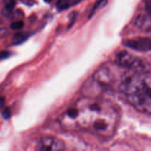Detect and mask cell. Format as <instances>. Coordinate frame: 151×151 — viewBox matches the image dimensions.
<instances>
[{
    "label": "cell",
    "mask_w": 151,
    "mask_h": 151,
    "mask_svg": "<svg viewBox=\"0 0 151 151\" xmlns=\"http://www.w3.org/2000/svg\"><path fill=\"white\" fill-rule=\"evenodd\" d=\"M77 106L79 109V115L76 126L89 129L98 135H111L116 119V112L113 109L91 100H82Z\"/></svg>",
    "instance_id": "1"
},
{
    "label": "cell",
    "mask_w": 151,
    "mask_h": 151,
    "mask_svg": "<svg viewBox=\"0 0 151 151\" xmlns=\"http://www.w3.org/2000/svg\"><path fill=\"white\" fill-rule=\"evenodd\" d=\"M119 89L134 109L151 114V80L139 75H128L122 81Z\"/></svg>",
    "instance_id": "2"
},
{
    "label": "cell",
    "mask_w": 151,
    "mask_h": 151,
    "mask_svg": "<svg viewBox=\"0 0 151 151\" xmlns=\"http://www.w3.org/2000/svg\"><path fill=\"white\" fill-rule=\"evenodd\" d=\"M115 62L122 67L127 68L135 72H141L145 69V64L142 60L125 51L118 53L115 58Z\"/></svg>",
    "instance_id": "3"
},
{
    "label": "cell",
    "mask_w": 151,
    "mask_h": 151,
    "mask_svg": "<svg viewBox=\"0 0 151 151\" xmlns=\"http://www.w3.org/2000/svg\"><path fill=\"white\" fill-rule=\"evenodd\" d=\"M64 148L65 145L62 140L51 137L41 139L36 146L38 150H61Z\"/></svg>",
    "instance_id": "4"
},
{
    "label": "cell",
    "mask_w": 151,
    "mask_h": 151,
    "mask_svg": "<svg viewBox=\"0 0 151 151\" xmlns=\"http://www.w3.org/2000/svg\"><path fill=\"white\" fill-rule=\"evenodd\" d=\"M124 44L126 47L139 52H148L151 50V38L138 37L127 40Z\"/></svg>",
    "instance_id": "5"
},
{
    "label": "cell",
    "mask_w": 151,
    "mask_h": 151,
    "mask_svg": "<svg viewBox=\"0 0 151 151\" xmlns=\"http://www.w3.org/2000/svg\"><path fill=\"white\" fill-rule=\"evenodd\" d=\"M94 80L100 86L108 85L111 81L110 72L106 69H100L94 75Z\"/></svg>",
    "instance_id": "6"
},
{
    "label": "cell",
    "mask_w": 151,
    "mask_h": 151,
    "mask_svg": "<svg viewBox=\"0 0 151 151\" xmlns=\"http://www.w3.org/2000/svg\"><path fill=\"white\" fill-rule=\"evenodd\" d=\"M2 13L7 15L12 12L16 5V0H2Z\"/></svg>",
    "instance_id": "7"
},
{
    "label": "cell",
    "mask_w": 151,
    "mask_h": 151,
    "mask_svg": "<svg viewBox=\"0 0 151 151\" xmlns=\"http://www.w3.org/2000/svg\"><path fill=\"white\" fill-rule=\"evenodd\" d=\"M70 6V0H58L56 3V7L58 10H65Z\"/></svg>",
    "instance_id": "8"
},
{
    "label": "cell",
    "mask_w": 151,
    "mask_h": 151,
    "mask_svg": "<svg viewBox=\"0 0 151 151\" xmlns=\"http://www.w3.org/2000/svg\"><path fill=\"white\" fill-rule=\"evenodd\" d=\"M24 26V22L22 21H16V22H13V23L10 24V28L12 29H14V30H18V29H20L23 27Z\"/></svg>",
    "instance_id": "9"
},
{
    "label": "cell",
    "mask_w": 151,
    "mask_h": 151,
    "mask_svg": "<svg viewBox=\"0 0 151 151\" xmlns=\"http://www.w3.org/2000/svg\"><path fill=\"white\" fill-rule=\"evenodd\" d=\"M24 38V35H22V34L21 33H18L15 35L14 38H13V41H14L15 44H19V42L23 41Z\"/></svg>",
    "instance_id": "10"
},
{
    "label": "cell",
    "mask_w": 151,
    "mask_h": 151,
    "mask_svg": "<svg viewBox=\"0 0 151 151\" xmlns=\"http://www.w3.org/2000/svg\"><path fill=\"white\" fill-rule=\"evenodd\" d=\"M11 113H10V111L9 109H5L2 112H1V116L4 118V119H7L8 118H10Z\"/></svg>",
    "instance_id": "11"
},
{
    "label": "cell",
    "mask_w": 151,
    "mask_h": 151,
    "mask_svg": "<svg viewBox=\"0 0 151 151\" xmlns=\"http://www.w3.org/2000/svg\"><path fill=\"white\" fill-rule=\"evenodd\" d=\"M145 7H146V10H147V13H148L149 16L151 17V0H150V1H147V2H146Z\"/></svg>",
    "instance_id": "12"
},
{
    "label": "cell",
    "mask_w": 151,
    "mask_h": 151,
    "mask_svg": "<svg viewBox=\"0 0 151 151\" xmlns=\"http://www.w3.org/2000/svg\"><path fill=\"white\" fill-rule=\"evenodd\" d=\"M24 4H25L26 5L28 6H32L33 5L34 3H35V1L34 0H21Z\"/></svg>",
    "instance_id": "13"
},
{
    "label": "cell",
    "mask_w": 151,
    "mask_h": 151,
    "mask_svg": "<svg viewBox=\"0 0 151 151\" xmlns=\"http://www.w3.org/2000/svg\"><path fill=\"white\" fill-rule=\"evenodd\" d=\"M44 1H45V2H47V3H50V2H51L52 0H44Z\"/></svg>",
    "instance_id": "14"
}]
</instances>
